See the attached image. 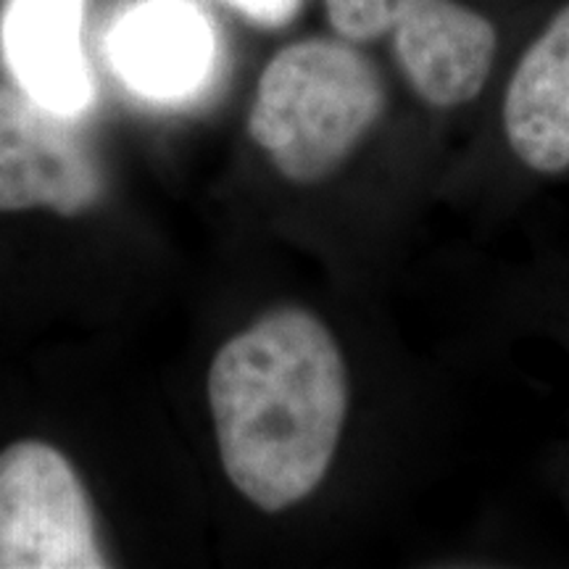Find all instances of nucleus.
Returning <instances> with one entry per match:
<instances>
[{
	"label": "nucleus",
	"mask_w": 569,
	"mask_h": 569,
	"mask_svg": "<svg viewBox=\"0 0 569 569\" xmlns=\"http://www.w3.org/2000/svg\"><path fill=\"white\" fill-rule=\"evenodd\" d=\"M503 138L530 172L569 169V3L530 42L511 71L501 109Z\"/></svg>",
	"instance_id": "7"
},
{
	"label": "nucleus",
	"mask_w": 569,
	"mask_h": 569,
	"mask_svg": "<svg viewBox=\"0 0 569 569\" xmlns=\"http://www.w3.org/2000/svg\"><path fill=\"white\" fill-rule=\"evenodd\" d=\"M340 40L390 38L403 77L430 109H459L480 96L498 53L493 21L459 0H325Z\"/></svg>",
	"instance_id": "3"
},
{
	"label": "nucleus",
	"mask_w": 569,
	"mask_h": 569,
	"mask_svg": "<svg viewBox=\"0 0 569 569\" xmlns=\"http://www.w3.org/2000/svg\"><path fill=\"white\" fill-rule=\"evenodd\" d=\"M219 461L264 515L322 486L351 407L343 348L315 311L280 306L219 348L209 367Z\"/></svg>",
	"instance_id": "1"
},
{
	"label": "nucleus",
	"mask_w": 569,
	"mask_h": 569,
	"mask_svg": "<svg viewBox=\"0 0 569 569\" xmlns=\"http://www.w3.org/2000/svg\"><path fill=\"white\" fill-rule=\"evenodd\" d=\"M386 111L375 63L340 38H306L277 51L256 82L248 138L293 184L330 180Z\"/></svg>",
	"instance_id": "2"
},
{
	"label": "nucleus",
	"mask_w": 569,
	"mask_h": 569,
	"mask_svg": "<svg viewBox=\"0 0 569 569\" xmlns=\"http://www.w3.org/2000/svg\"><path fill=\"white\" fill-rule=\"evenodd\" d=\"M227 3H232L234 9L264 27H280L301 9V0H227Z\"/></svg>",
	"instance_id": "9"
},
{
	"label": "nucleus",
	"mask_w": 569,
	"mask_h": 569,
	"mask_svg": "<svg viewBox=\"0 0 569 569\" xmlns=\"http://www.w3.org/2000/svg\"><path fill=\"white\" fill-rule=\"evenodd\" d=\"M106 196L98 156L69 117L21 88L0 84V211L82 217Z\"/></svg>",
	"instance_id": "5"
},
{
	"label": "nucleus",
	"mask_w": 569,
	"mask_h": 569,
	"mask_svg": "<svg viewBox=\"0 0 569 569\" xmlns=\"http://www.w3.org/2000/svg\"><path fill=\"white\" fill-rule=\"evenodd\" d=\"M82 11L84 0H6L0 19V46L19 88L63 117L92 101Z\"/></svg>",
	"instance_id": "8"
},
{
	"label": "nucleus",
	"mask_w": 569,
	"mask_h": 569,
	"mask_svg": "<svg viewBox=\"0 0 569 569\" xmlns=\"http://www.w3.org/2000/svg\"><path fill=\"white\" fill-rule=\"evenodd\" d=\"M96 507L61 448L17 440L0 451V569H106Z\"/></svg>",
	"instance_id": "4"
},
{
	"label": "nucleus",
	"mask_w": 569,
	"mask_h": 569,
	"mask_svg": "<svg viewBox=\"0 0 569 569\" xmlns=\"http://www.w3.org/2000/svg\"><path fill=\"white\" fill-rule=\"evenodd\" d=\"M213 30L188 0H142L109 34V59L127 88L153 101H180L209 80Z\"/></svg>",
	"instance_id": "6"
}]
</instances>
